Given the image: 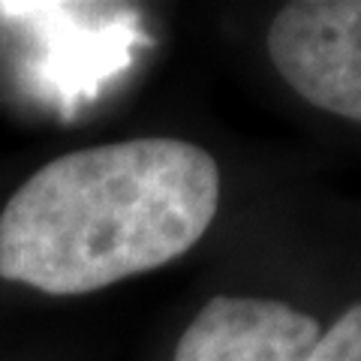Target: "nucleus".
Here are the masks:
<instances>
[{
  "label": "nucleus",
  "mask_w": 361,
  "mask_h": 361,
  "mask_svg": "<svg viewBox=\"0 0 361 361\" xmlns=\"http://www.w3.org/2000/svg\"><path fill=\"white\" fill-rule=\"evenodd\" d=\"M217 208L220 166L193 142L142 135L70 151L0 211V277L87 295L193 250Z\"/></svg>",
  "instance_id": "1"
},
{
  "label": "nucleus",
  "mask_w": 361,
  "mask_h": 361,
  "mask_svg": "<svg viewBox=\"0 0 361 361\" xmlns=\"http://www.w3.org/2000/svg\"><path fill=\"white\" fill-rule=\"evenodd\" d=\"M268 54L310 106L361 123V0H292L268 25Z\"/></svg>",
  "instance_id": "2"
},
{
  "label": "nucleus",
  "mask_w": 361,
  "mask_h": 361,
  "mask_svg": "<svg viewBox=\"0 0 361 361\" xmlns=\"http://www.w3.org/2000/svg\"><path fill=\"white\" fill-rule=\"evenodd\" d=\"M322 325L286 301L217 295L196 313L172 361H304Z\"/></svg>",
  "instance_id": "3"
},
{
  "label": "nucleus",
  "mask_w": 361,
  "mask_h": 361,
  "mask_svg": "<svg viewBox=\"0 0 361 361\" xmlns=\"http://www.w3.org/2000/svg\"><path fill=\"white\" fill-rule=\"evenodd\" d=\"M304 361H361V301L319 334Z\"/></svg>",
  "instance_id": "4"
}]
</instances>
